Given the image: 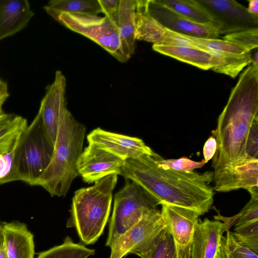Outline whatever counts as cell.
<instances>
[{
    "instance_id": "30",
    "label": "cell",
    "mask_w": 258,
    "mask_h": 258,
    "mask_svg": "<svg viewBox=\"0 0 258 258\" xmlns=\"http://www.w3.org/2000/svg\"><path fill=\"white\" fill-rule=\"evenodd\" d=\"M157 162L163 167L184 173L192 172L196 169L202 168L206 163L204 159L197 162L187 157L165 159L159 154L157 157Z\"/></svg>"
},
{
    "instance_id": "11",
    "label": "cell",
    "mask_w": 258,
    "mask_h": 258,
    "mask_svg": "<svg viewBox=\"0 0 258 258\" xmlns=\"http://www.w3.org/2000/svg\"><path fill=\"white\" fill-rule=\"evenodd\" d=\"M162 215L176 247L179 257H190V249L199 214L189 209L163 203Z\"/></svg>"
},
{
    "instance_id": "27",
    "label": "cell",
    "mask_w": 258,
    "mask_h": 258,
    "mask_svg": "<svg viewBox=\"0 0 258 258\" xmlns=\"http://www.w3.org/2000/svg\"><path fill=\"white\" fill-rule=\"evenodd\" d=\"M179 34L196 48L205 47L238 54L251 52L243 47L223 39L204 38Z\"/></svg>"
},
{
    "instance_id": "20",
    "label": "cell",
    "mask_w": 258,
    "mask_h": 258,
    "mask_svg": "<svg viewBox=\"0 0 258 258\" xmlns=\"http://www.w3.org/2000/svg\"><path fill=\"white\" fill-rule=\"evenodd\" d=\"M152 48L159 53L204 70L212 69L215 64V57L199 48L153 44Z\"/></svg>"
},
{
    "instance_id": "35",
    "label": "cell",
    "mask_w": 258,
    "mask_h": 258,
    "mask_svg": "<svg viewBox=\"0 0 258 258\" xmlns=\"http://www.w3.org/2000/svg\"><path fill=\"white\" fill-rule=\"evenodd\" d=\"M103 13L105 16L110 17L118 10L120 0H99Z\"/></svg>"
},
{
    "instance_id": "22",
    "label": "cell",
    "mask_w": 258,
    "mask_h": 258,
    "mask_svg": "<svg viewBox=\"0 0 258 258\" xmlns=\"http://www.w3.org/2000/svg\"><path fill=\"white\" fill-rule=\"evenodd\" d=\"M28 125L26 118L15 114L5 113L0 117V155L17 145Z\"/></svg>"
},
{
    "instance_id": "23",
    "label": "cell",
    "mask_w": 258,
    "mask_h": 258,
    "mask_svg": "<svg viewBox=\"0 0 258 258\" xmlns=\"http://www.w3.org/2000/svg\"><path fill=\"white\" fill-rule=\"evenodd\" d=\"M43 9L60 13L93 16L103 13L99 0H52Z\"/></svg>"
},
{
    "instance_id": "7",
    "label": "cell",
    "mask_w": 258,
    "mask_h": 258,
    "mask_svg": "<svg viewBox=\"0 0 258 258\" xmlns=\"http://www.w3.org/2000/svg\"><path fill=\"white\" fill-rule=\"evenodd\" d=\"M44 10L67 28L96 42L118 61L126 62L132 55L122 41L116 25L109 17Z\"/></svg>"
},
{
    "instance_id": "14",
    "label": "cell",
    "mask_w": 258,
    "mask_h": 258,
    "mask_svg": "<svg viewBox=\"0 0 258 258\" xmlns=\"http://www.w3.org/2000/svg\"><path fill=\"white\" fill-rule=\"evenodd\" d=\"M87 138L89 144L95 145L124 160L150 155L154 152L141 139L109 132L100 128L93 130Z\"/></svg>"
},
{
    "instance_id": "37",
    "label": "cell",
    "mask_w": 258,
    "mask_h": 258,
    "mask_svg": "<svg viewBox=\"0 0 258 258\" xmlns=\"http://www.w3.org/2000/svg\"><path fill=\"white\" fill-rule=\"evenodd\" d=\"M247 9L250 13L258 15V1L253 0L249 1L248 6Z\"/></svg>"
},
{
    "instance_id": "3",
    "label": "cell",
    "mask_w": 258,
    "mask_h": 258,
    "mask_svg": "<svg viewBox=\"0 0 258 258\" xmlns=\"http://www.w3.org/2000/svg\"><path fill=\"white\" fill-rule=\"evenodd\" d=\"M86 128L67 109L60 122L50 162L38 179L51 197H64L78 175V160L83 152Z\"/></svg>"
},
{
    "instance_id": "41",
    "label": "cell",
    "mask_w": 258,
    "mask_h": 258,
    "mask_svg": "<svg viewBox=\"0 0 258 258\" xmlns=\"http://www.w3.org/2000/svg\"><path fill=\"white\" fill-rule=\"evenodd\" d=\"M5 113V112L2 108V106H0V117L2 116Z\"/></svg>"
},
{
    "instance_id": "15",
    "label": "cell",
    "mask_w": 258,
    "mask_h": 258,
    "mask_svg": "<svg viewBox=\"0 0 258 258\" xmlns=\"http://www.w3.org/2000/svg\"><path fill=\"white\" fill-rule=\"evenodd\" d=\"M228 230L219 220L200 219L193 236L190 258H220L223 234Z\"/></svg>"
},
{
    "instance_id": "40",
    "label": "cell",
    "mask_w": 258,
    "mask_h": 258,
    "mask_svg": "<svg viewBox=\"0 0 258 258\" xmlns=\"http://www.w3.org/2000/svg\"><path fill=\"white\" fill-rule=\"evenodd\" d=\"M0 258H8L4 246L0 251Z\"/></svg>"
},
{
    "instance_id": "33",
    "label": "cell",
    "mask_w": 258,
    "mask_h": 258,
    "mask_svg": "<svg viewBox=\"0 0 258 258\" xmlns=\"http://www.w3.org/2000/svg\"><path fill=\"white\" fill-rule=\"evenodd\" d=\"M17 144L11 151L0 155V180L6 177L11 171Z\"/></svg>"
},
{
    "instance_id": "21",
    "label": "cell",
    "mask_w": 258,
    "mask_h": 258,
    "mask_svg": "<svg viewBox=\"0 0 258 258\" xmlns=\"http://www.w3.org/2000/svg\"><path fill=\"white\" fill-rule=\"evenodd\" d=\"M199 48L208 52L215 57V64L211 70L228 75L232 78H236L246 66L252 62L251 52L238 54L205 47Z\"/></svg>"
},
{
    "instance_id": "17",
    "label": "cell",
    "mask_w": 258,
    "mask_h": 258,
    "mask_svg": "<svg viewBox=\"0 0 258 258\" xmlns=\"http://www.w3.org/2000/svg\"><path fill=\"white\" fill-rule=\"evenodd\" d=\"M3 246L8 258H34V235L19 221L3 222Z\"/></svg>"
},
{
    "instance_id": "39",
    "label": "cell",
    "mask_w": 258,
    "mask_h": 258,
    "mask_svg": "<svg viewBox=\"0 0 258 258\" xmlns=\"http://www.w3.org/2000/svg\"><path fill=\"white\" fill-rule=\"evenodd\" d=\"M4 238L3 230H0V251L3 247Z\"/></svg>"
},
{
    "instance_id": "24",
    "label": "cell",
    "mask_w": 258,
    "mask_h": 258,
    "mask_svg": "<svg viewBox=\"0 0 258 258\" xmlns=\"http://www.w3.org/2000/svg\"><path fill=\"white\" fill-rule=\"evenodd\" d=\"M250 199L248 202L236 215L225 217L220 214L214 216L215 220L223 221L228 230L233 225L238 226L258 221V186L247 190Z\"/></svg>"
},
{
    "instance_id": "38",
    "label": "cell",
    "mask_w": 258,
    "mask_h": 258,
    "mask_svg": "<svg viewBox=\"0 0 258 258\" xmlns=\"http://www.w3.org/2000/svg\"><path fill=\"white\" fill-rule=\"evenodd\" d=\"M252 62L255 64H258V52L257 49L254 53L253 56H252Z\"/></svg>"
},
{
    "instance_id": "32",
    "label": "cell",
    "mask_w": 258,
    "mask_h": 258,
    "mask_svg": "<svg viewBox=\"0 0 258 258\" xmlns=\"http://www.w3.org/2000/svg\"><path fill=\"white\" fill-rule=\"evenodd\" d=\"M149 258H177L174 241L168 228L157 243Z\"/></svg>"
},
{
    "instance_id": "5",
    "label": "cell",
    "mask_w": 258,
    "mask_h": 258,
    "mask_svg": "<svg viewBox=\"0 0 258 258\" xmlns=\"http://www.w3.org/2000/svg\"><path fill=\"white\" fill-rule=\"evenodd\" d=\"M54 150L37 113L21 134L16 148L10 172L0 180V185L21 181L35 186L49 165Z\"/></svg>"
},
{
    "instance_id": "31",
    "label": "cell",
    "mask_w": 258,
    "mask_h": 258,
    "mask_svg": "<svg viewBox=\"0 0 258 258\" xmlns=\"http://www.w3.org/2000/svg\"><path fill=\"white\" fill-rule=\"evenodd\" d=\"M223 38L251 51L258 46V28L227 34Z\"/></svg>"
},
{
    "instance_id": "2",
    "label": "cell",
    "mask_w": 258,
    "mask_h": 258,
    "mask_svg": "<svg viewBox=\"0 0 258 258\" xmlns=\"http://www.w3.org/2000/svg\"><path fill=\"white\" fill-rule=\"evenodd\" d=\"M158 155L153 152L126 159L120 175L142 186L162 204L189 209L200 216L208 212L214 201L213 171L184 173L163 167Z\"/></svg>"
},
{
    "instance_id": "6",
    "label": "cell",
    "mask_w": 258,
    "mask_h": 258,
    "mask_svg": "<svg viewBox=\"0 0 258 258\" xmlns=\"http://www.w3.org/2000/svg\"><path fill=\"white\" fill-rule=\"evenodd\" d=\"M162 202L137 183L126 179L124 186L114 196L106 245L115 241L145 215L157 209Z\"/></svg>"
},
{
    "instance_id": "8",
    "label": "cell",
    "mask_w": 258,
    "mask_h": 258,
    "mask_svg": "<svg viewBox=\"0 0 258 258\" xmlns=\"http://www.w3.org/2000/svg\"><path fill=\"white\" fill-rule=\"evenodd\" d=\"M167 229L160 211L149 212L115 241L109 258H122L129 253L149 258Z\"/></svg>"
},
{
    "instance_id": "12",
    "label": "cell",
    "mask_w": 258,
    "mask_h": 258,
    "mask_svg": "<svg viewBox=\"0 0 258 258\" xmlns=\"http://www.w3.org/2000/svg\"><path fill=\"white\" fill-rule=\"evenodd\" d=\"M66 79L60 71H56L53 82L46 88L38 113L44 127L54 145L60 122L67 109Z\"/></svg>"
},
{
    "instance_id": "18",
    "label": "cell",
    "mask_w": 258,
    "mask_h": 258,
    "mask_svg": "<svg viewBox=\"0 0 258 258\" xmlns=\"http://www.w3.org/2000/svg\"><path fill=\"white\" fill-rule=\"evenodd\" d=\"M33 15L27 0H0V41L25 28Z\"/></svg>"
},
{
    "instance_id": "25",
    "label": "cell",
    "mask_w": 258,
    "mask_h": 258,
    "mask_svg": "<svg viewBox=\"0 0 258 258\" xmlns=\"http://www.w3.org/2000/svg\"><path fill=\"white\" fill-rule=\"evenodd\" d=\"M94 254V249L76 243L67 236L61 244L39 253L36 258H88Z\"/></svg>"
},
{
    "instance_id": "29",
    "label": "cell",
    "mask_w": 258,
    "mask_h": 258,
    "mask_svg": "<svg viewBox=\"0 0 258 258\" xmlns=\"http://www.w3.org/2000/svg\"><path fill=\"white\" fill-rule=\"evenodd\" d=\"M222 239L220 258H258V254L236 242L228 231Z\"/></svg>"
},
{
    "instance_id": "34",
    "label": "cell",
    "mask_w": 258,
    "mask_h": 258,
    "mask_svg": "<svg viewBox=\"0 0 258 258\" xmlns=\"http://www.w3.org/2000/svg\"><path fill=\"white\" fill-rule=\"evenodd\" d=\"M217 149V142L213 135L208 138L203 148L204 160L207 163L214 156Z\"/></svg>"
},
{
    "instance_id": "10",
    "label": "cell",
    "mask_w": 258,
    "mask_h": 258,
    "mask_svg": "<svg viewBox=\"0 0 258 258\" xmlns=\"http://www.w3.org/2000/svg\"><path fill=\"white\" fill-rule=\"evenodd\" d=\"M145 12L164 27L178 34L214 39L219 36L212 24L192 22L160 3L158 0H141Z\"/></svg>"
},
{
    "instance_id": "9",
    "label": "cell",
    "mask_w": 258,
    "mask_h": 258,
    "mask_svg": "<svg viewBox=\"0 0 258 258\" xmlns=\"http://www.w3.org/2000/svg\"><path fill=\"white\" fill-rule=\"evenodd\" d=\"M210 17L220 34H229L258 28V15L235 1L193 0Z\"/></svg>"
},
{
    "instance_id": "19",
    "label": "cell",
    "mask_w": 258,
    "mask_h": 258,
    "mask_svg": "<svg viewBox=\"0 0 258 258\" xmlns=\"http://www.w3.org/2000/svg\"><path fill=\"white\" fill-rule=\"evenodd\" d=\"M137 0H120L117 11L109 17L116 25L120 38L131 54L136 43L135 13Z\"/></svg>"
},
{
    "instance_id": "28",
    "label": "cell",
    "mask_w": 258,
    "mask_h": 258,
    "mask_svg": "<svg viewBox=\"0 0 258 258\" xmlns=\"http://www.w3.org/2000/svg\"><path fill=\"white\" fill-rule=\"evenodd\" d=\"M231 234L238 243L258 254V221L235 226Z\"/></svg>"
},
{
    "instance_id": "4",
    "label": "cell",
    "mask_w": 258,
    "mask_h": 258,
    "mask_svg": "<svg viewBox=\"0 0 258 258\" xmlns=\"http://www.w3.org/2000/svg\"><path fill=\"white\" fill-rule=\"evenodd\" d=\"M117 175L110 174L74 194L67 227H75L85 244L94 243L103 232L110 213Z\"/></svg>"
},
{
    "instance_id": "16",
    "label": "cell",
    "mask_w": 258,
    "mask_h": 258,
    "mask_svg": "<svg viewBox=\"0 0 258 258\" xmlns=\"http://www.w3.org/2000/svg\"><path fill=\"white\" fill-rule=\"evenodd\" d=\"M136 39L153 43L154 45L176 46L179 39L176 33L157 22L145 11L141 0L136 1Z\"/></svg>"
},
{
    "instance_id": "36",
    "label": "cell",
    "mask_w": 258,
    "mask_h": 258,
    "mask_svg": "<svg viewBox=\"0 0 258 258\" xmlns=\"http://www.w3.org/2000/svg\"><path fill=\"white\" fill-rule=\"evenodd\" d=\"M9 96L7 83L0 78V106H3Z\"/></svg>"
},
{
    "instance_id": "42",
    "label": "cell",
    "mask_w": 258,
    "mask_h": 258,
    "mask_svg": "<svg viewBox=\"0 0 258 258\" xmlns=\"http://www.w3.org/2000/svg\"><path fill=\"white\" fill-rule=\"evenodd\" d=\"M3 226V222L0 221V230H2Z\"/></svg>"
},
{
    "instance_id": "1",
    "label": "cell",
    "mask_w": 258,
    "mask_h": 258,
    "mask_svg": "<svg viewBox=\"0 0 258 258\" xmlns=\"http://www.w3.org/2000/svg\"><path fill=\"white\" fill-rule=\"evenodd\" d=\"M256 122L258 64L251 62L240 75L218 117L217 127L212 131L217 142L212 158L214 182L225 177L235 167L249 163L245 161V146L250 128Z\"/></svg>"
},
{
    "instance_id": "26",
    "label": "cell",
    "mask_w": 258,
    "mask_h": 258,
    "mask_svg": "<svg viewBox=\"0 0 258 258\" xmlns=\"http://www.w3.org/2000/svg\"><path fill=\"white\" fill-rule=\"evenodd\" d=\"M161 4L192 22L200 24H212L208 15L193 0H158Z\"/></svg>"
},
{
    "instance_id": "13",
    "label": "cell",
    "mask_w": 258,
    "mask_h": 258,
    "mask_svg": "<svg viewBox=\"0 0 258 258\" xmlns=\"http://www.w3.org/2000/svg\"><path fill=\"white\" fill-rule=\"evenodd\" d=\"M124 161L95 145L89 144L78 160L77 168L83 181L91 183L111 174L120 175Z\"/></svg>"
}]
</instances>
